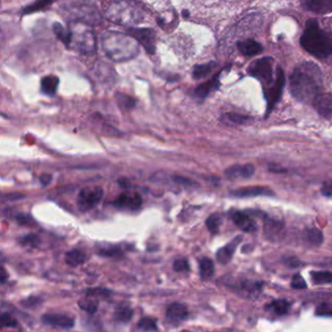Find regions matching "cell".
<instances>
[{
	"instance_id": "6da1fadb",
	"label": "cell",
	"mask_w": 332,
	"mask_h": 332,
	"mask_svg": "<svg viewBox=\"0 0 332 332\" xmlns=\"http://www.w3.org/2000/svg\"><path fill=\"white\" fill-rule=\"evenodd\" d=\"M321 68L312 62H303L295 66L290 77L291 96L299 102H313L323 88Z\"/></svg>"
},
{
	"instance_id": "7a4b0ae2",
	"label": "cell",
	"mask_w": 332,
	"mask_h": 332,
	"mask_svg": "<svg viewBox=\"0 0 332 332\" xmlns=\"http://www.w3.org/2000/svg\"><path fill=\"white\" fill-rule=\"evenodd\" d=\"M301 47L318 59H327L332 55V36L322 30L316 19L307 21L300 37Z\"/></svg>"
},
{
	"instance_id": "3957f363",
	"label": "cell",
	"mask_w": 332,
	"mask_h": 332,
	"mask_svg": "<svg viewBox=\"0 0 332 332\" xmlns=\"http://www.w3.org/2000/svg\"><path fill=\"white\" fill-rule=\"evenodd\" d=\"M101 44L107 57L117 62L130 60L138 53L136 40L118 32H106L102 35Z\"/></svg>"
},
{
	"instance_id": "277c9868",
	"label": "cell",
	"mask_w": 332,
	"mask_h": 332,
	"mask_svg": "<svg viewBox=\"0 0 332 332\" xmlns=\"http://www.w3.org/2000/svg\"><path fill=\"white\" fill-rule=\"evenodd\" d=\"M273 65L274 60L271 57L257 59L249 65L248 73L250 76L259 80L263 85V88L269 87L275 80Z\"/></svg>"
},
{
	"instance_id": "5b68a950",
	"label": "cell",
	"mask_w": 332,
	"mask_h": 332,
	"mask_svg": "<svg viewBox=\"0 0 332 332\" xmlns=\"http://www.w3.org/2000/svg\"><path fill=\"white\" fill-rule=\"evenodd\" d=\"M286 83L285 79V72L281 66L277 68L276 71V77L272 85L269 87H266L263 89L264 97L267 101V110H266V116H268L272 110L275 108L277 103L282 98L284 87Z\"/></svg>"
},
{
	"instance_id": "8992f818",
	"label": "cell",
	"mask_w": 332,
	"mask_h": 332,
	"mask_svg": "<svg viewBox=\"0 0 332 332\" xmlns=\"http://www.w3.org/2000/svg\"><path fill=\"white\" fill-rule=\"evenodd\" d=\"M102 197H103V189L101 187L97 186V187L84 188L78 195L77 199L78 208L82 212L89 211L90 209L99 205Z\"/></svg>"
},
{
	"instance_id": "52a82bcc",
	"label": "cell",
	"mask_w": 332,
	"mask_h": 332,
	"mask_svg": "<svg viewBox=\"0 0 332 332\" xmlns=\"http://www.w3.org/2000/svg\"><path fill=\"white\" fill-rule=\"evenodd\" d=\"M129 34L133 37L136 41L139 42L142 47L145 48L146 52L153 54L155 51V33L153 30L149 29H130Z\"/></svg>"
},
{
	"instance_id": "ba28073f",
	"label": "cell",
	"mask_w": 332,
	"mask_h": 332,
	"mask_svg": "<svg viewBox=\"0 0 332 332\" xmlns=\"http://www.w3.org/2000/svg\"><path fill=\"white\" fill-rule=\"evenodd\" d=\"M113 206L119 209L134 211L139 209L142 205V198L136 192L122 193L113 203Z\"/></svg>"
},
{
	"instance_id": "9c48e42d",
	"label": "cell",
	"mask_w": 332,
	"mask_h": 332,
	"mask_svg": "<svg viewBox=\"0 0 332 332\" xmlns=\"http://www.w3.org/2000/svg\"><path fill=\"white\" fill-rule=\"evenodd\" d=\"M230 216L233 222L244 232L253 233L257 231L258 225L255 220L246 211L233 209L230 211Z\"/></svg>"
},
{
	"instance_id": "30bf717a",
	"label": "cell",
	"mask_w": 332,
	"mask_h": 332,
	"mask_svg": "<svg viewBox=\"0 0 332 332\" xmlns=\"http://www.w3.org/2000/svg\"><path fill=\"white\" fill-rule=\"evenodd\" d=\"M284 227L285 224L282 220L271 216L264 217V234L268 240L276 242L282 239Z\"/></svg>"
},
{
	"instance_id": "8fae6325",
	"label": "cell",
	"mask_w": 332,
	"mask_h": 332,
	"mask_svg": "<svg viewBox=\"0 0 332 332\" xmlns=\"http://www.w3.org/2000/svg\"><path fill=\"white\" fill-rule=\"evenodd\" d=\"M71 30V29H70ZM72 32V31H71ZM77 49L83 53H93L96 48L95 35L92 31H84L83 33L72 32V41Z\"/></svg>"
},
{
	"instance_id": "7c38bea8",
	"label": "cell",
	"mask_w": 332,
	"mask_h": 332,
	"mask_svg": "<svg viewBox=\"0 0 332 332\" xmlns=\"http://www.w3.org/2000/svg\"><path fill=\"white\" fill-rule=\"evenodd\" d=\"M42 322L51 327L55 328H60V329H65V330H69L74 327L75 321L74 318L65 315V314H44L41 318Z\"/></svg>"
},
{
	"instance_id": "4fadbf2b",
	"label": "cell",
	"mask_w": 332,
	"mask_h": 332,
	"mask_svg": "<svg viewBox=\"0 0 332 332\" xmlns=\"http://www.w3.org/2000/svg\"><path fill=\"white\" fill-rule=\"evenodd\" d=\"M230 195L235 198H252L259 196H274V192L265 186H249L231 191Z\"/></svg>"
},
{
	"instance_id": "5bb4252c",
	"label": "cell",
	"mask_w": 332,
	"mask_h": 332,
	"mask_svg": "<svg viewBox=\"0 0 332 332\" xmlns=\"http://www.w3.org/2000/svg\"><path fill=\"white\" fill-rule=\"evenodd\" d=\"M313 105L317 112L324 118L332 117V94H320L313 100Z\"/></svg>"
},
{
	"instance_id": "9a60e30c",
	"label": "cell",
	"mask_w": 332,
	"mask_h": 332,
	"mask_svg": "<svg viewBox=\"0 0 332 332\" xmlns=\"http://www.w3.org/2000/svg\"><path fill=\"white\" fill-rule=\"evenodd\" d=\"M242 241H243V237L242 236H236L227 245H225L223 248H221V249L217 250V252H216V260L220 264H223V265L228 264L232 260L236 249L238 248V246L241 244Z\"/></svg>"
},
{
	"instance_id": "2e32d148",
	"label": "cell",
	"mask_w": 332,
	"mask_h": 332,
	"mask_svg": "<svg viewBox=\"0 0 332 332\" xmlns=\"http://www.w3.org/2000/svg\"><path fill=\"white\" fill-rule=\"evenodd\" d=\"M254 173V166L251 164H243V165H233L229 166L225 170V175L228 179L236 180V179H248L250 178Z\"/></svg>"
},
{
	"instance_id": "e0dca14e",
	"label": "cell",
	"mask_w": 332,
	"mask_h": 332,
	"mask_svg": "<svg viewBox=\"0 0 332 332\" xmlns=\"http://www.w3.org/2000/svg\"><path fill=\"white\" fill-rule=\"evenodd\" d=\"M188 309L184 304L172 303L166 309V316L168 321L173 323H180L188 318Z\"/></svg>"
},
{
	"instance_id": "ac0fdd59",
	"label": "cell",
	"mask_w": 332,
	"mask_h": 332,
	"mask_svg": "<svg viewBox=\"0 0 332 332\" xmlns=\"http://www.w3.org/2000/svg\"><path fill=\"white\" fill-rule=\"evenodd\" d=\"M302 6L316 14H328L332 12V0H305L301 2Z\"/></svg>"
},
{
	"instance_id": "d6986e66",
	"label": "cell",
	"mask_w": 332,
	"mask_h": 332,
	"mask_svg": "<svg viewBox=\"0 0 332 332\" xmlns=\"http://www.w3.org/2000/svg\"><path fill=\"white\" fill-rule=\"evenodd\" d=\"M234 288L235 290L245 293V296L247 298L255 299L258 297V295L262 291V284L260 282H252L249 280H245L235 285Z\"/></svg>"
},
{
	"instance_id": "ffe728a7",
	"label": "cell",
	"mask_w": 332,
	"mask_h": 332,
	"mask_svg": "<svg viewBox=\"0 0 332 332\" xmlns=\"http://www.w3.org/2000/svg\"><path fill=\"white\" fill-rule=\"evenodd\" d=\"M237 48L241 54L248 57L255 56L263 51V46L259 42L255 41L251 38L238 42Z\"/></svg>"
},
{
	"instance_id": "44dd1931",
	"label": "cell",
	"mask_w": 332,
	"mask_h": 332,
	"mask_svg": "<svg viewBox=\"0 0 332 332\" xmlns=\"http://www.w3.org/2000/svg\"><path fill=\"white\" fill-rule=\"evenodd\" d=\"M219 75H220V73L216 74L212 79L198 86L194 91L195 97H197L199 99H206L210 93L216 91L220 86Z\"/></svg>"
},
{
	"instance_id": "7402d4cb",
	"label": "cell",
	"mask_w": 332,
	"mask_h": 332,
	"mask_svg": "<svg viewBox=\"0 0 332 332\" xmlns=\"http://www.w3.org/2000/svg\"><path fill=\"white\" fill-rule=\"evenodd\" d=\"M59 84H60L59 77H57L55 75L44 76L41 79V82H40L41 92L46 96L53 97L57 93Z\"/></svg>"
},
{
	"instance_id": "603a6c76",
	"label": "cell",
	"mask_w": 332,
	"mask_h": 332,
	"mask_svg": "<svg viewBox=\"0 0 332 332\" xmlns=\"http://www.w3.org/2000/svg\"><path fill=\"white\" fill-rule=\"evenodd\" d=\"M291 305V302L287 299H277L270 304H267L265 309L267 311H272L277 316H285L289 313Z\"/></svg>"
},
{
	"instance_id": "cb8c5ba5",
	"label": "cell",
	"mask_w": 332,
	"mask_h": 332,
	"mask_svg": "<svg viewBox=\"0 0 332 332\" xmlns=\"http://www.w3.org/2000/svg\"><path fill=\"white\" fill-rule=\"evenodd\" d=\"M86 253L81 249H73L68 250L65 255V261L68 266L77 267L86 261Z\"/></svg>"
},
{
	"instance_id": "d4e9b609",
	"label": "cell",
	"mask_w": 332,
	"mask_h": 332,
	"mask_svg": "<svg viewBox=\"0 0 332 332\" xmlns=\"http://www.w3.org/2000/svg\"><path fill=\"white\" fill-rule=\"evenodd\" d=\"M133 315V309L128 304L122 303V304H119L115 308L113 317H114L115 321H117L119 323L126 324V323H129L132 320Z\"/></svg>"
},
{
	"instance_id": "484cf974",
	"label": "cell",
	"mask_w": 332,
	"mask_h": 332,
	"mask_svg": "<svg viewBox=\"0 0 332 332\" xmlns=\"http://www.w3.org/2000/svg\"><path fill=\"white\" fill-rule=\"evenodd\" d=\"M199 272L203 281H208L214 274L213 261L208 257H203L199 260Z\"/></svg>"
},
{
	"instance_id": "4316f807",
	"label": "cell",
	"mask_w": 332,
	"mask_h": 332,
	"mask_svg": "<svg viewBox=\"0 0 332 332\" xmlns=\"http://www.w3.org/2000/svg\"><path fill=\"white\" fill-rule=\"evenodd\" d=\"M304 240L310 245L320 246L324 242V235L320 229L312 227L304 231Z\"/></svg>"
},
{
	"instance_id": "83f0119b",
	"label": "cell",
	"mask_w": 332,
	"mask_h": 332,
	"mask_svg": "<svg viewBox=\"0 0 332 332\" xmlns=\"http://www.w3.org/2000/svg\"><path fill=\"white\" fill-rule=\"evenodd\" d=\"M78 306L81 308L85 312H87L90 315H94L98 312L99 306H100V301L96 297L92 296H86L85 298H82L78 302Z\"/></svg>"
},
{
	"instance_id": "f1b7e54d",
	"label": "cell",
	"mask_w": 332,
	"mask_h": 332,
	"mask_svg": "<svg viewBox=\"0 0 332 332\" xmlns=\"http://www.w3.org/2000/svg\"><path fill=\"white\" fill-rule=\"evenodd\" d=\"M53 30L57 37L63 42L65 45L69 46L72 41V32L70 29H65L60 23H55Z\"/></svg>"
},
{
	"instance_id": "f546056e",
	"label": "cell",
	"mask_w": 332,
	"mask_h": 332,
	"mask_svg": "<svg viewBox=\"0 0 332 332\" xmlns=\"http://www.w3.org/2000/svg\"><path fill=\"white\" fill-rule=\"evenodd\" d=\"M215 66H216V64L214 62H210V63L205 64V65H197L193 68L192 76L196 80L205 78L212 71V69Z\"/></svg>"
},
{
	"instance_id": "4dcf8cb0",
	"label": "cell",
	"mask_w": 332,
	"mask_h": 332,
	"mask_svg": "<svg viewBox=\"0 0 332 332\" xmlns=\"http://www.w3.org/2000/svg\"><path fill=\"white\" fill-rule=\"evenodd\" d=\"M310 275L312 282L317 286L332 284V271H312Z\"/></svg>"
},
{
	"instance_id": "1f68e13d",
	"label": "cell",
	"mask_w": 332,
	"mask_h": 332,
	"mask_svg": "<svg viewBox=\"0 0 332 332\" xmlns=\"http://www.w3.org/2000/svg\"><path fill=\"white\" fill-rule=\"evenodd\" d=\"M222 224V217L219 213H212L206 220V226L211 234H217Z\"/></svg>"
},
{
	"instance_id": "d6a6232c",
	"label": "cell",
	"mask_w": 332,
	"mask_h": 332,
	"mask_svg": "<svg viewBox=\"0 0 332 332\" xmlns=\"http://www.w3.org/2000/svg\"><path fill=\"white\" fill-rule=\"evenodd\" d=\"M99 254L103 257H110V258H120L123 256L124 252L120 247H108L102 248L99 250Z\"/></svg>"
},
{
	"instance_id": "836d02e7",
	"label": "cell",
	"mask_w": 332,
	"mask_h": 332,
	"mask_svg": "<svg viewBox=\"0 0 332 332\" xmlns=\"http://www.w3.org/2000/svg\"><path fill=\"white\" fill-rule=\"evenodd\" d=\"M223 119H225V121L230 124L243 125L246 124L250 118L249 116L241 115L238 113H226L225 115H223Z\"/></svg>"
},
{
	"instance_id": "e575fe53",
	"label": "cell",
	"mask_w": 332,
	"mask_h": 332,
	"mask_svg": "<svg viewBox=\"0 0 332 332\" xmlns=\"http://www.w3.org/2000/svg\"><path fill=\"white\" fill-rule=\"evenodd\" d=\"M137 327L144 332H157L158 331L157 322L151 318H142L138 322Z\"/></svg>"
},
{
	"instance_id": "d590c367",
	"label": "cell",
	"mask_w": 332,
	"mask_h": 332,
	"mask_svg": "<svg viewBox=\"0 0 332 332\" xmlns=\"http://www.w3.org/2000/svg\"><path fill=\"white\" fill-rule=\"evenodd\" d=\"M116 99H117L119 104L126 109H132L135 105V101L132 97L122 94V93H118L116 95Z\"/></svg>"
},
{
	"instance_id": "8d00e7d4",
	"label": "cell",
	"mask_w": 332,
	"mask_h": 332,
	"mask_svg": "<svg viewBox=\"0 0 332 332\" xmlns=\"http://www.w3.org/2000/svg\"><path fill=\"white\" fill-rule=\"evenodd\" d=\"M172 268L175 272H187L190 270V265H189V261L186 258H177L173 261L172 264Z\"/></svg>"
},
{
	"instance_id": "74e56055",
	"label": "cell",
	"mask_w": 332,
	"mask_h": 332,
	"mask_svg": "<svg viewBox=\"0 0 332 332\" xmlns=\"http://www.w3.org/2000/svg\"><path fill=\"white\" fill-rule=\"evenodd\" d=\"M0 321H1L2 328L12 329V328H17L18 327L17 320L11 314H9V313H2Z\"/></svg>"
},
{
	"instance_id": "f35d334b",
	"label": "cell",
	"mask_w": 332,
	"mask_h": 332,
	"mask_svg": "<svg viewBox=\"0 0 332 332\" xmlns=\"http://www.w3.org/2000/svg\"><path fill=\"white\" fill-rule=\"evenodd\" d=\"M19 242L23 245V246H31V247H37L39 245V238L34 235V234H29V235H26L24 237H21Z\"/></svg>"
},
{
	"instance_id": "ab89813d",
	"label": "cell",
	"mask_w": 332,
	"mask_h": 332,
	"mask_svg": "<svg viewBox=\"0 0 332 332\" xmlns=\"http://www.w3.org/2000/svg\"><path fill=\"white\" fill-rule=\"evenodd\" d=\"M52 2H48V1H37L32 5H29L27 7L24 8L23 10V13L25 14H30V13H33L35 11H38V10H41L43 8H46L48 7L49 5H51Z\"/></svg>"
},
{
	"instance_id": "60d3db41",
	"label": "cell",
	"mask_w": 332,
	"mask_h": 332,
	"mask_svg": "<svg viewBox=\"0 0 332 332\" xmlns=\"http://www.w3.org/2000/svg\"><path fill=\"white\" fill-rule=\"evenodd\" d=\"M291 288L294 290H304L307 289V283L300 274H295L292 277L291 283Z\"/></svg>"
},
{
	"instance_id": "b9f144b4",
	"label": "cell",
	"mask_w": 332,
	"mask_h": 332,
	"mask_svg": "<svg viewBox=\"0 0 332 332\" xmlns=\"http://www.w3.org/2000/svg\"><path fill=\"white\" fill-rule=\"evenodd\" d=\"M317 316L321 317H332V303H323L321 304L316 311Z\"/></svg>"
},
{
	"instance_id": "7bdbcfd3",
	"label": "cell",
	"mask_w": 332,
	"mask_h": 332,
	"mask_svg": "<svg viewBox=\"0 0 332 332\" xmlns=\"http://www.w3.org/2000/svg\"><path fill=\"white\" fill-rule=\"evenodd\" d=\"M111 292L107 290L103 289H89L86 291V296H92V297H102V298H107L109 297Z\"/></svg>"
},
{
	"instance_id": "ee69618b",
	"label": "cell",
	"mask_w": 332,
	"mask_h": 332,
	"mask_svg": "<svg viewBox=\"0 0 332 332\" xmlns=\"http://www.w3.org/2000/svg\"><path fill=\"white\" fill-rule=\"evenodd\" d=\"M42 299L40 297L37 296H32L28 299H25L23 301H21V304L26 307V308H33L38 306L41 303Z\"/></svg>"
},
{
	"instance_id": "f6af8a7d",
	"label": "cell",
	"mask_w": 332,
	"mask_h": 332,
	"mask_svg": "<svg viewBox=\"0 0 332 332\" xmlns=\"http://www.w3.org/2000/svg\"><path fill=\"white\" fill-rule=\"evenodd\" d=\"M16 220L21 225H31L33 221V217L30 214H26V213H19L16 216Z\"/></svg>"
},
{
	"instance_id": "bcb514c9",
	"label": "cell",
	"mask_w": 332,
	"mask_h": 332,
	"mask_svg": "<svg viewBox=\"0 0 332 332\" xmlns=\"http://www.w3.org/2000/svg\"><path fill=\"white\" fill-rule=\"evenodd\" d=\"M172 180L179 184V185H185V186H190V185H193L194 182L192 180H190L189 178H186V177H183V176H180V175H173L172 176Z\"/></svg>"
},
{
	"instance_id": "7dc6e473",
	"label": "cell",
	"mask_w": 332,
	"mask_h": 332,
	"mask_svg": "<svg viewBox=\"0 0 332 332\" xmlns=\"http://www.w3.org/2000/svg\"><path fill=\"white\" fill-rule=\"evenodd\" d=\"M321 192L322 194L325 196V197H328V198H332V180H330V181H327L322 189H321Z\"/></svg>"
},
{
	"instance_id": "c3c4849f",
	"label": "cell",
	"mask_w": 332,
	"mask_h": 332,
	"mask_svg": "<svg viewBox=\"0 0 332 332\" xmlns=\"http://www.w3.org/2000/svg\"><path fill=\"white\" fill-rule=\"evenodd\" d=\"M39 180H40L42 185L47 186V185H49V184L51 183V181H52V175L49 174V173H43V174L40 175Z\"/></svg>"
},
{
	"instance_id": "681fc988",
	"label": "cell",
	"mask_w": 332,
	"mask_h": 332,
	"mask_svg": "<svg viewBox=\"0 0 332 332\" xmlns=\"http://www.w3.org/2000/svg\"><path fill=\"white\" fill-rule=\"evenodd\" d=\"M5 197L9 200H19V199L24 198L25 196L23 194H20V193H12V194H7Z\"/></svg>"
},
{
	"instance_id": "f907efd6",
	"label": "cell",
	"mask_w": 332,
	"mask_h": 332,
	"mask_svg": "<svg viewBox=\"0 0 332 332\" xmlns=\"http://www.w3.org/2000/svg\"><path fill=\"white\" fill-rule=\"evenodd\" d=\"M7 278H8V274L6 273L4 267H1V284H2V285L5 284Z\"/></svg>"
},
{
	"instance_id": "816d5d0a",
	"label": "cell",
	"mask_w": 332,
	"mask_h": 332,
	"mask_svg": "<svg viewBox=\"0 0 332 332\" xmlns=\"http://www.w3.org/2000/svg\"><path fill=\"white\" fill-rule=\"evenodd\" d=\"M118 183H119L122 187H124V188H129V186H130L129 181H128L127 179H124V178H121V179L118 181Z\"/></svg>"
},
{
	"instance_id": "f5cc1de1",
	"label": "cell",
	"mask_w": 332,
	"mask_h": 332,
	"mask_svg": "<svg viewBox=\"0 0 332 332\" xmlns=\"http://www.w3.org/2000/svg\"></svg>"
}]
</instances>
